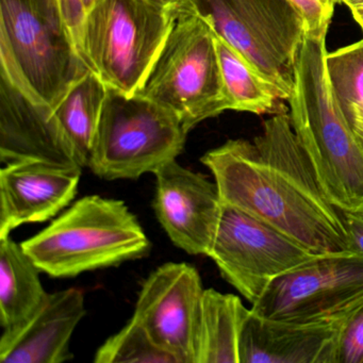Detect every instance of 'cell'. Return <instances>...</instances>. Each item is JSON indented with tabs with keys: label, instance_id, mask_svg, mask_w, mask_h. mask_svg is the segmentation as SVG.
Segmentation results:
<instances>
[{
	"label": "cell",
	"instance_id": "cell-1",
	"mask_svg": "<svg viewBox=\"0 0 363 363\" xmlns=\"http://www.w3.org/2000/svg\"><path fill=\"white\" fill-rule=\"evenodd\" d=\"M223 205L237 208L316 255L350 252L343 213L327 199L286 108L254 141L238 139L206 152Z\"/></svg>",
	"mask_w": 363,
	"mask_h": 363
},
{
	"label": "cell",
	"instance_id": "cell-2",
	"mask_svg": "<svg viewBox=\"0 0 363 363\" xmlns=\"http://www.w3.org/2000/svg\"><path fill=\"white\" fill-rule=\"evenodd\" d=\"M328 29L308 31L289 114L323 193L340 211H363V142L333 95L326 71Z\"/></svg>",
	"mask_w": 363,
	"mask_h": 363
},
{
	"label": "cell",
	"instance_id": "cell-3",
	"mask_svg": "<svg viewBox=\"0 0 363 363\" xmlns=\"http://www.w3.org/2000/svg\"><path fill=\"white\" fill-rule=\"evenodd\" d=\"M41 272L71 278L143 258L150 241L120 199L82 197L45 229L21 243Z\"/></svg>",
	"mask_w": 363,
	"mask_h": 363
},
{
	"label": "cell",
	"instance_id": "cell-4",
	"mask_svg": "<svg viewBox=\"0 0 363 363\" xmlns=\"http://www.w3.org/2000/svg\"><path fill=\"white\" fill-rule=\"evenodd\" d=\"M0 65L14 86L52 108L90 71L57 0H0Z\"/></svg>",
	"mask_w": 363,
	"mask_h": 363
},
{
	"label": "cell",
	"instance_id": "cell-5",
	"mask_svg": "<svg viewBox=\"0 0 363 363\" xmlns=\"http://www.w3.org/2000/svg\"><path fill=\"white\" fill-rule=\"evenodd\" d=\"M135 94L174 112L188 131L226 111L213 31L190 4L176 12L167 40Z\"/></svg>",
	"mask_w": 363,
	"mask_h": 363
},
{
	"label": "cell",
	"instance_id": "cell-6",
	"mask_svg": "<svg viewBox=\"0 0 363 363\" xmlns=\"http://www.w3.org/2000/svg\"><path fill=\"white\" fill-rule=\"evenodd\" d=\"M188 133L167 108L108 88L88 167L101 179H138L176 160Z\"/></svg>",
	"mask_w": 363,
	"mask_h": 363
},
{
	"label": "cell",
	"instance_id": "cell-7",
	"mask_svg": "<svg viewBox=\"0 0 363 363\" xmlns=\"http://www.w3.org/2000/svg\"><path fill=\"white\" fill-rule=\"evenodd\" d=\"M214 35L238 50L278 99L288 101L307 25L289 0H190Z\"/></svg>",
	"mask_w": 363,
	"mask_h": 363
},
{
	"label": "cell",
	"instance_id": "cell-8",
	"mask_svg": "<svg viewBox=\"0 0 363 363\" xmlns=\"http://www.w3.org/2000/svg\"><path fill=\"white\" fill-rule=\"evenodd\" d=\"M177 11L147 0H101L89 12L84 25L89 69L107 88L135 95L152 69Z\"/></svg>",
	"mask_w": 363,
	"mask_h": 363
},
{
	"label": "cell",
	"instance_id": "cell-9",
	"mask_svg": "<svg viewBox=\"0 0 363 363\" xmlns=\"http://www.w3.org/2000/svg\"><path fill=\"white\" fill-rule=\"evenodd\" d=\"M208 256L223 278L244 298L255 303L274 280L323 255L313 254L246 212L223 205Z\"/></svg>",
	"mask_w": 363,
	"mask_h": 363
},
{
	"label": "cell",
	"instance_id": "cell-10",
	"mask_svg": "<svg viewBox=\"0 0 363 363\" xmlns=\"http://www.w3.org/2000/svg\"><path fill=\"white\" fill-rule=\"evenodd\" d=\"M363 303V255H325L272 282L252 312L272 320H337Z\"/></svg>",
	"mask_w": 363,
	"mask_h": 363
},
{
	"label": "cell",
	"instance_id": "cell-11",
	"mask_svg": "<svg viewBox=\"0 0 363 363\" xmlns=\"http://www.w3.org/2000/svg\"><path fill=\"white\" fill-rule=\"evenodd\" d=\"M205 288L196 267L167 262L142 284L133 318L179 363H192L193 335Z\"/></svg>",
	"mask_w": 363,
	"mask_h": 363
},
{
	"label": "cell",
	"instance_id": "cell-12",
	"mask_svg": "<svg viewBox=\"0 0 363 363\" xmlns=\"http://www.w3.org/2000/svg\"><path fill=\"white\" fill-rule=\"evenodd\" d=\"M154 210L169 239L189 255H209L222 214L216 182L177 160L155 172Z\"/></svg>",
	"mask_w": 363,
	"mask_h": 363
},
{
	"label": "cell",
	"instance_id": "cell-13",
	"mask_svg": "<svg viewBox=\"0 0 363 363\" xmlns=\"http://www.w3.org/2000/svg\"><path fill=\"white\" fill-rule=\"evenodd\" d=\"M0 160L82 169L54 108L33 101L0 73Z\"/></svg>",
	"mask_w": 363,
	"mask_h": 363
},
{
	"label": "cell",
	"instance_id": "cell-14",
	"mask_svg": "<svg viewBox=\"0 0 363 363\" xmlns=\"http://www.w3.org/2000/svg\"><path fill=\"white\" fill-rule=\"evenodd\" d=\"M82 169L40 162L0 171V238L28 223L52 220L75 199Z\"/></svg>",
	"mask_w": 363,
	"mask_h": 363
},
{
	"label": "cell",
	"instance_id": "cell-15",
	"mask_svg": "<svg viewBox=\"0 0 363 363\" xmlns=\"http://www.w3.org/2000/svg\"><path fill=\"white\" fill-rule=\"evenodd\" d=\"M86 314V298L80 289L48 293L27 320L3 329L0 362L62 363L72 360V335Z\"/></svg>",
	"mask_w": 363,
	"mask_h": 363
},
{
	"label": "cell",
	"instance_id": "cell-16",
	"mask_svg": "<svg viewBox=\"0 0 363 363\" xmlns=\"http://www.w3.org/2000/svg\"><path fill=\"white\" fill-rule=\"evenodd\" d=\"M341 320L291 322L250 310L240 337V363H337Z\"/></svg>",
	"mask_w": 363,
	"mask_h": 363
},
{
	"label": "cell",
	"instance_id": "cell-17",
	"mask_svg": "<svg viewBox=\"0 0 363 363\" xmlns=\"http://www.w3.org/2000/svg\"><path fill=\"white\" fill-rule=\"evenodd\" d=\"M250 312L237 295L205 289L195 323L192 363H240V337Z\"/></svg>",
	"mask_w": 363,
	"mask_h": 363
},
{
	"label": "cell",
	"instance_id": "cell-18",
	"mask_svg": "<svg viewBox=\"0 0 363 363\" xmlns=\"http://www.w3.org/2000/svg\"><path fill=\"white\" fill-rule=\"evenodd\" d=\"M41 269L21 244L0 238V325L16 326L29 318L48 293L40 279Z\"/></svg>",
	"mask_w": 363,
	"mask_h": 363
},
{
	"label": "cell",
	"instance_id": "cell-19",
	"mask_svg": "<svg viewBox=\"0 0 363 363\" xmlns=\"http://www.w3.org/2000/svg\"><path fill=\"white\" fill-rule=\"evenodd\" d=\"M227 110L261 114L284 108L272 86L230 44L214 35Z\"/></svg>",
	"mask_w": 363,
	"mask_h": 363
},
{
	"label": "cell",
	"instance_id": "cell-20",
	"mask_svg": "<svg viewBox=\"0 0 363 363\" xmlns=\"http://www.w3.org/2000/svg\"><path fill=\"white\" fill-rule=\"evenodd\" d=\"M107 90L103 80L94 72L89 71L54 108L82 167H88Z\"/></svg>",
	"mask_w": 363,
	"mask_h": 363
},
{
	"label": "cell",
	"instance_id": "cell-21",
	"mask_svg": "<svg viewBox=\"0 0 363 363\" xmlns=\"http://www.w3.org/2000/svg\"><path fill=\"white\" fill-rule=\"evenodd\" d=\"M95 363H179L173 354L159 347L139 322L128 324L104 342Z\"/></svg>",
	"mask_w": 363,
	"mask_h": 363
},
{
	"label": "cell",
	"instance_id": "cell-22",
	"mask_svg": "<svg viewBox=\"0 0 363 363\" xmlns=\"http://www.w3.org/2000/svg\"><path fill=\"white\" fill-rule=\"evenodd\" d=\"M326 71L344 114L352 107H363V39L329 54L327 52Z\"/></svg>",
	"mask_w": 363,
	"mask_h": 363
},
{
	"label": "cell",
	"instance_id": "cell-23",
	"mask_svg": "<svg viewBox=\"0 0 363 363\" xmlns=\"http://www.w3.org/2000/svg\"><path fill=\"white\" fill-rule=\"evenodd\" d=\"M337 363H363V303L342 318L337 333Z\"/></svg>",
	"mask_w": 363,
	"mask_h": 363
},
{
	"label": "cell",
	"instance_id": "cell-24",
	"mask_svg": "<svg viewBox=\"0 0 363 363\" xmlns=\"http://www.w3.org/2000/svg\"><path fill=\"white\" fill-rule=\"evenodd\" d=\"M57 1L72 40L82 60L86 63L84 52V33L88 12L84 7V0H57Z\"/></svg>",
	"mask_w": 363,
	"mask_h": 363
},
{
	"label": "cell",
	"instance_id": "cell-25",
	"mask_svg": "<svg viewBox=\"0 0 363 363\" xmlns=\"http://www.w3.org/2000/svg\"><path fill=\"white\" fill-rule=\"evenodd\" d=\"M303 16L308 31L328 29L335 10V0H289Z\"/></svg>",
	"mask_w": 363,
	"mask_h": 363
},
{
	"label": "cell",
	"instance_id": "cell-26",
	"mask_svg": "<svg viewBox=\"0 0 363 363\" xmlns=\"http://www.w3.org/2000/svg\"><path fill=\"white\" fill-rule=\"evenodd\" d=\"M344 224L347 230L350 252L363 255V211L343 212Z\"/></svg>",
	"mask_w": 363,
	"mask_h": 363
},
{
	"label": "cell",
	"instance_id": "cell-27",
	"mask_svg": "<svg viewBox=\"0 0 363 363\" xmlns=\"http://www.w3.org/2000/svg\"><path fill=\"white\" fill-rule=\"evenodd\" d=\"M345 116L359 139L363 142V107H352Z\"/></svg>",
	"mask_w": 363,
	"mask_h": 363
},
{
	"label": "cell",
	"instance_id": "cell-28",
	"mask_svg": "<svg viewBox=\"0 0 363 363\" xmlns=\"http://www.w3.org/2000/svg\"><path fill=\"white\" fill-rule=\"evenodd\" d=\"M147 1L171 11H177L190 4V0H147Z\"/></svg>",
	"mask_w": 363,
	"mask_h": 363
},
{
	"label": "cell",
	"instance_id": "cell-29",
	"mask_svg": "<svg viewBox=\"0 0 363 363\" xmlns=\"http://www.w3.org/2000/svg\"><path fill=\"white\" fill-rule=\"evenodd\" d=\"M350 11H352L354 21L360 25L363 30V7L354 8V9H350Z\"/></svg>",
	"mask_w": 363,
	"mask_h": 363
},
{
	"label": "cell",
	"instance_id": "cell-30",
	"mask_svg": "<svg viewBox=\"0 0 363 363\" xmlns=\"http://www.w3.org/2000/svg\"><path fill=\"white\" fill-rule=\"evenodd\" d=\"M342 4H345L350 9L363 7V0H342Z\"/></svg>",
	"mask_w": 363,
	"mask_h": 363
},
{
	"label": "cell",
	"instance_id": "cell-31",
	"mask_svg": "<svg viewBox=\"0 0 363 363\" xmlns=\"http://www.w3.org/2000/svg\"><path fill=\"white\" fill-rule=\"evenodd\" d=\"M101 0H84V7H86V12H90L95 6L99 5Z\"/></svg>",
	"mask_w": 363,
	"mask_h": 363
},
{
	"label": "cell",
	"instance_id": "cell-32",
	"mask_svg": "<svg viewBox=\"0 0 363 363\" xmlns=\"http://www.w3.org/2000/svg\"><path fill=\"white\" fill-rule=\"evenodd\" d=\"M335 4H342V0H335Z\"/></svg>",
	"mask_w": 363,
	"mask_h": 363
}]
</instances>
